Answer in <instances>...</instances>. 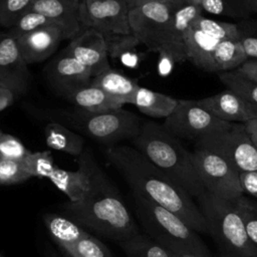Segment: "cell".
<instances>
[{
  "instance_id": "ee69618b",
  "label": "cell",
  "mask_w": 257,
  "mask_h": 257,
  "mask_svg": "<svg viewBox=\"0 0 257 257\" xmlns=\"http://www.w3.org/2000/svg\"><path fill=\"white\" fill-rule=\"evenodd\" d=\"M251 108H252V110H253V112L255 114V118H257V104L251 103Z\"/></svg>"
},
{
  "instance_id": "7402d4cb",
  "label": "cell",
  "mask_w": 257,
  "mask_h": 257,
  "mask_svg": "<svg viewBox=\"0 0 257 257\" xmlns=\"http://www.w3.org/2000/svg\"><path fill=\"white\" fill-rule=\"evenodd\" d=\"M90 83L104 90L122 105L130 103L132 96L140 86L136 80L112 68H108L92 77Z\"/></svg>"
},
{
  "instance_id": "8d00e7d4",
  "label": "cell",
  "mask_w": 257,
  "mask_h": 257,
  "mask_svg": "<svg viewBox=\"0 0 257 257\" xmlns=\"http://www.w3.org/2000/svg\"><path fill=\"white\" fill-rule=\"evenodd\" d=\"M240 184L243 193L257 199V170L240 173Z\"/></svg>"
},
{
  "instance_id": "8992f818",
  "label": "cell",
  "mask_w": 257,
  "mask_h": 257,
  "mask_svg": "<svg viewBox=\"0 0 257 257\" xmlns=\"http://www.w3.org/2000/svg\"><path fill=\"white\" fill-rule=\"evenodd\" d=\"M77 126L90 139L107 147L126 140H135L141 133L143 121L136 113L122 107L106 112H87L78 109L73 113Z\"/></svg>"
},
{
  "instance_id": "603a6c76",
  "label": "cell",
  "mask_w": 257,
  "mask_h": 257,
  "mask_svg": "<svg viewBox=\"0 0 257 257\" xmlns=\"http://www.w3.org/2000/svg\"><path fill=\"white\" fill-rule=\"evenodd\" d=\"M46 146L77 158L84 151V139L59 122H49L44 128Z\"/></svg>"
},
{
  "instance_id": "d590c367",
  "label": "cell",
  "mask_w": 257,
  "mask_h": 257,
  "mask_svg": "<svg viewBox=\"0 0 257 257\" xmlns=\"http://www.w3.org/2000/svg\"><path fill=\"white\" fill-rule=\"evenodd\" d=\"M30 151L16 137L3 133L0 138V158L22 161Z\"/></svg>"
},
{
  "instance_id": "d6986e66",
  "label": "cell",
  "mask_w": 257,
  "mask_h": 257,
  "mask_svg": "<svg viewBox=\"0 0 257 257\" xmlns=\"http://www.w3.org/2000/svg\"><path fill=\"white\" fill-rule=\"evenodd\" d=\"M64 96L78 109L87 112H106L122 107L120 102L91 83L72 89Z\"/></svg>"
},
{
  "instance_id": "9c48e42d",
  "label": "cell",
  "mask_w": 257,
  "mask_h": 257,
  "mask_svg": "<svg viewBox=\"0 0 257 257\" xmlns=\"http://www.w3.org/2000/svg\"><path fill=\"white\" fill-rule=\"evenodd\" d=\"M192 158L197 175L206 191L231 202L244 195L240 184V172L225 159L201 148H195Z\"/></svg>"
},
{
  "instance_id": "f35d334b",
  "label": "cell",
  "mask_w": 257,
  "mask_h": 257,
  "mask_svg": "<svg viewBox=\"0 0 257 257\" xmlns=\"http://www.w3.org/2000/svg\"><path fill=\"white\" fill-rule=\"evenodd\" d=\"M236 70H238L241 74L248 77L249 79L257 82V59L248 58Z\"/></svg>"
},
{
  "instance_id": "30bf717a",
  "label": "cell",
  "mask_w": 257,
  "mask_h": 257,
  "mask_svg": "<svg viewBox=\"0 0 257 257\" xmlns=\"http://www.w3.org/2000/svg\"><path fill=\"white\" fill-rule=\"evenodd\" d=\"M128 11L126 0H80V24L104 36L130 35Z\"/></svg>"
},
{
  "instance_id": "8fae6325",
  "label": "cell",
  "mask_w": 257,
  "mask_h": 257,
  "mask_svg": "<svg viewBox=\"0 0 257 257\" xmlns=\"http://www.w3.org/2000/svg\"><path fill=\"white\" fill-rule=\"evenodd\" d=\"M227 123L214 116L197 100L179 99L176 108L162 124L178 139L197 141Z\"/></svg>"
},
{
  "instance_id": "60d3db41",
  "label": "cell",
  "mask_w": 257,
  "mask_h": 257,
  "mask_svg": "<svg viewBox=\"0 0 257 257\" xmlns=\"http://www.w3.org/2000/svg\"><path fill=\"white\" fill-rule=\"evenodd\" d=\"M244 124H245L246 132H247L252 144L257 149V118L250 119V120L246 121Z\"/></svg>"
},
{
  "instance_id": "484cf974",
  "label": "cell",
  "mask_w": 257,
  "mask_h": 257,
  "mask_svg": "<svg viewBox=\"0 0 257 257\" xmlns=\"http://www.w3.org/2000/svg\"><path fill=\"white\" fill-rule=\"evenodd\" d=\"M127 257H177V254L167 249L147 234L136 236L117 242Z\"/></svg>"
},
{
  "instance_id": "d6a6232c",
  "label": "cell",
  "mask_w": 257,
  "mask_h": 257,
  "mask_svg": "<svg viewBox=\"0 0 257 257\" xmlns=\"http://www.w3.org/2000/svg\"><path fill=\"white\" fill-rule=\"evenodd\" d=\"M31 176L26 172L22 161L0 158V186L23 183Z\"/></svg>"
},
{
  "instance_id": "ba28073f",
  "label": "cell",
  "mask_w": 257,
  "mask_h": 257,
  "mask_svg": "<svg viewBox=\"0 0 257 257\" xmlns=\"http://www.w3.org/2000/svg\"><path fill=\"white\" fill-rule=\"evenodd\" d=\"M182 0L149 2L128 11L132 34L149 50L161 52L172 17Z\"/></svg>"
},
{
  "instance_id": "7a4b0ae2",
  "label": "cell",
  "mask_w": 257,
  "mask_h": 257,
  "mask_svg": "<svg viewBox=\"0 0 257 257\" xmlns=\"http://www.w3.org/2000/svg\"><path fill=\"white\" fill-rule=\"evenodd\" d=\"M132 142L138 151L190 196L197 198L205 191L195 170L192 153L163 124L145 121L141 133Z\"/></svg>"
},
{
  "instance_id": "7dc6e473",
  "label": "cell",
  "mask_w": 257,
  "mask_h": 257,
  "mask_svg": "<svg viewBox=\"0 0 257 257\" xmlns=\"http://www.w3.org/2000/svg\"><path fill=\"white\" fill-rule=\"evenodd\" d=\"M3 133H4V132H2V131H1V130H0V138H1V136H2V135H3Z\"/></svg>"
},
{
  "instance_id": "681fc988",
  "label": "cell",
  "mask_w": 257,
  "mask_h": 257,
  "mask_svg": "<svg viewBox=\"0 0 257 257\" xmlns=\"http://www.w3.org/2000/svg\"><path fill=\"white\" fill-rule=\"evenodd\" d=\"M0 257H4V256H3V255H2V254H0Z\"/></svg>"
},
{
  "instance_id": "f6af8a7d",
  "label": "cell",
  "mask_w": 257,
  "mask_h": 257,
  "mask_svg": "<svg viewBox=\"0 0 257 257\" xmlns=\"http://www.w3.org/2000/svg\"><path fill=\"white\" fill-rule=\"evenodd\" d=\"M187 1H189V2H191V3H194V4H197V5H200V2H201L202 0H187Z\"/></svg>"
},
{
  "instance_id": "5bb4252c",
  "label": "cell",
  "mask_w": 257,
  "mask_h": 257,
  "mask_svg": "<svg viewBox=\"0 0 257 257\" xmlns=\"http://www.w3.org/2000/svg\"><path fill=\"white\" fill-rule=\"evenodd\" d=\"M202 12L200 5L182 0L172 17L161 53L170 56L178 62L188 60L186 54V36L190 26Z\"/></svg>"
},
{
  "instance_id": "83f0119b",
  "label": "cell",
  "mask_w": 257,
  "mask_h": 257,
  "mask_svg": "<svg viewBox=\"0 0 257 257\" xmlns=\"http://www.w3.org/2000/svg\"><path fill=\"white\" fill-rule=\"evenodd\" d=\"M219 79L230 90L250 103L257 104V82L241 74L238 70L219 73Z\"/></svg>"
},
{
  "instance_id": "4fadbf2b",
  "label": "cell",
  "mask_w": 257,
  "mask_h": 257,
  "mask_svg": "<svg viewBox=\"0 0 257 257\" xmlns=\"http://www.w3.org/2000/svg\"><path fill=\"white\" fill-rule=\"evenodd\" d=\"M65 50L87 67L92 77L110 68L105 37L95 29L84 28V30H80L71 39Z\"/></svg>"
},
{
  "instance_id": "74e56055",
  "label": "cell",
  "mask_w": 257,
  "mask_h": 257,
  "mask_svg": "<svg viewBox=\"0 0 257 257\" xmlns=\"http://www.w3.org/2000/svg\"><path fill=\"white\" fill-rule=\"evenodd\" d=\"M240 41L247 57L251 59H257V37L240 36Z\"/></svg>"
},
{
  "instance_id": "6da1fadb",
  "label": "cell",
  "mask_w": 257,
  "mask_h": 257,
  "mask_svg": "<svg viewBox=\"0 0 257 257\" xmlns=\"http://www.w3.org/2000/svg\"><path fill=\"white\" fill-rule=\"evenodd\" d=\"M104 156L127 183L133 194L175 213L198 233L208 234L204 217L193 197L135 147L109 146Z\"/></svg>"
},
{
  "instance_id": "f907efd6",
  "label": "cell",
  "mask_w": 257,
  "mask_h": 257,
  "mask_svg": "<svg viewBox=\"0 0 257 257\" xmlns=\"http://www.w3.org/2000/svg\"><path fill=\"white\" fill-rule=\"evenodd\" d=\"M33 1H36V0H32V2H33Z\"/></svg>"
},
{
  "instance_id": "cb8c5ba5",
  "label": "cell",
  "mask_w": 257,
  "mask_h": 257,
  "mask_svg": "<svg viewBox=\"0 0 257 257\" xmlns=\"http://www.w3.org/2000/svg\"><path fill=\"white\" fill-rule=\"evenodd\" d=\"M43 222L52 240L59 248L72 245L89 234L70 218L56 213L45 214L43 216Z\"/></svg>"
},
{
  "instance_id": "9a60e30c",
  "label": "cell",
  "mask_w": 257,
  "mask_h": 257,
  "mask_svg": "<svg viewBox=\"0 0 257 257\" xmlns=\"http://www.w3.org/2000/svg\"><path fill=\"white\" fill-rule=\"evenodd\" d=\"M63 39L62 30L52 23L23 34L16 41L27 64H32L51 56Z\"/></svg>"
},
{
  "instance_id": "7c38bea8",
  "label": "cell",
  "mask_w": 257,
  "mask_h": 257,
  "mask_svg": "<svg viewBox=\"0 0 257 257\" xmlns=\"http://www.w3.org/2000/svg\"><path fill=\"white\" fill-rule=\"evenodd\" d=\"M30 81L28 64L16 38L9 32L0 37V83L11 89L16 96L24 94Z\"/></svg>"
},
{
  "instance_id": "2e32d148",
  "label": "cell",
  "mask_w": 257,
  "mask_h": 257,
  "mask_svg": "<svg viewBox=\"0 0 257 257\" xmlns=\"http://www.w3.org/2000/svg\"><path fill=\"white\" fill-rule=\"evenodd\" d=\"M46 72L50 81L63 94L90 83L92 79L88 68L65 49L48 64Z\"/></svg>"
},
{
  "instance_id": "816d5d0a",
  "label": "cell",
  "mask_w": 257,
  "mask_h": 257,
  "mask_svg": "<svg viewBox=\"0 0 257 257\" xmlns=\"http://www.w3.org/2000/svg\"><path fill=\"white\" fill-rule=\"evenodd\" d=\"M254 1H257V0H254Z\"/></svg>"
},
{
  "instance_id": "7bdbcfd3",
  "label": "cell",
  "mask_w": 257,
  "mask_h": 257,
  "mask_svg": "<svg viewBox=\"0 0 257 257\" xmlns=\"http://www.w3.org/2000/svg\"><path fill=\"white\" fill-rule=\"evenodd\" d=\"M177 257H202V256L193 255V254H177Z\"/></svg>"
},
{
  "instance_id": "f1b7e54d",
  "label": "cell",
  "mask_w": 257,
  "mask_h": 257,
  "mask_svg": "<svg viewBox=\"0 0 257 257\" xmlns=\"http://www.w3.org/2000/svg\"><path fill=\"white\" fill-rule=\"evenodd\" d=\"M192 26L219 41L226 39H239L241 36L236 24L207 18L203 14L199 15L194 20Z\"/></svg>"
},
{
  "instance_id": "c3c4849f",
  "label": "cell",
  "mask_w": 257,
  "mask_h": 257,
  "mask_svg": "<svg viewBox=\"0 0 257 257\" xmlns=\"http://www.w3.org/2000/svg\"><path fill=\"white\" fill-rule=\"evenodd\" d=\"M220 257H229V256H224V255H220ZM253 257H257V256H253Z\"/></svg>"
},
{
  "instance_id": "f546056e",
  "label": "cell",
  "mask_w": 257,
  "mask_h": 257,
  "mask_svg": "<svg viewBox=\"0 0 257 257\" xmlns=\"http://www.w3.org/2000/svg\"><path fill=\"white\" fill-rule=\"evenodd\" d=\"M69 257H113L110 250L97 238L88 234L78 242L60 248Z\"/></svg>"
},
{
  "instance_id": "b9f144b4",
  "label": "cell",
  "mask_w": 257,
  "mask_h": 257,
  "mask_svg": "<svg viewBox=\"0 0 257 257\" xmlns=\"http://www.w3.org/2000/svg\"><path fill=\"white\" fill-rule=\"evenodd\" d=\"M160 1H168V0H126L128 8H133L136 6H139L144 3H149V2H160Z\"/></svg>"
},
{
  "instance_id": "e575fe53",
  "label": "cell",
  "mask_w": 257,
  "mask_h": 257,
  "mask_svg": "<svg viewBox=\"0 0 257 257\" xmlns=\"http://www.w3.org/2000/svg\"><path fill=\"white\" fill-rule=\"evenodd\" d=\"M49 24H52V22L47 17L38 12L28 10L10 28L9 33L15 38H18L23 34H26Z\"/></svg>"
},
{
  "instance_id": "836d02e7",
  "label": "cell",
  "mask_w": 257,
  "mask_h": 257,
  "mask_svg": "<svg viewBox=\"0 0 257 257\" xmlns=\"http://www.w3.org/2000/svg\"><path fill=\"white\" fill-rule=\"evenodd\" d=\"M31 4L32 0H0V25L10 29Z\"/></svg>"
},
{
  "instance_id": "ab89813d",
  "label": "cell",
  "mask_w": 257,
  "mask_h": 257,
  "mask_svg": "<svg viewBox=\"0 0 257 257\" xmlns=\"http://www.w3.org/2000/svg\"><path fill=\"white\" fill-rule=\"evenodd\" d=\"M16 97L17 96L11 89L0 83V111L13 104Z\"/></svg>"
},
{
  "instance_id": "5b68a950",
  "label": "cell",
  "mask_w": 257,
  "mask_h": 257,
  "mask_svg": "<svg viewBox=\"0 0 257 257\" xmlns=\"http://www.w3.org/2000/svg\"><path fill=\"white\" fill-rule=\"evenodd\" d=\"M196 199L206 222L208 234L214 239L221 255L257 256V251L248 240L243 220L234 202L217 198L206 190Z\"/></svg>"
},
{
  "instance_id": "4dcf8cb0",
  "label": "cell",
  "mask_w": 257,
  "mask_h": 257,
  "mask_svg": "<svg viewBox=\"0 0 257 257\" xmlns=\"http://www.w3.org/2000/svg\"><path fill=\"white\" fill-rule=\"evenodd\" d=\"M23 166L26 172L32 177L47 178L51 176L56 166L50 151L30 152L23 160Z\"/></svg>"
},
{
  "instance_id": "bcb514c9",
  "label": "cell",
  "mask_w": 257,
  "mask_h": 257,
  "mask_svg": "<svg viewBox=\"0 0 257 257\" xmlns=\"http://www.w3.org/2000/svg\"><path fill=\"white\" fill-rule=\"evenodd\" d=\"M49 257H59V256H57V255H55L54 253H52V254H50Z\"/></svg>"
},
{
  "instance_id": "4316f807",
  "label": "cell",
  "mask_w": 257,
  "mask_h": 257,
  "mask_svg": "<svg viewBox=\"0 0 257 257\" xmlns=\"http://www.w3.org/2000/svg\"><path fill=\"white\" fill-rule=\"evenodd\" d=\"M202 11L215 15L245 16L257 10V1L254 0H202Z\"/></svg>"
},
{
  "instance_id": "1f68e13d",
  "label": "cell",
  "mask_w": 257,
  "mask_h": 257,
  "mask_svg": "<svg viewBox=\"0 0 257 257\" xmlns=\"http://www.w3.org/2000/svg\"><path fill=\"white\" fill-rule=\"evenodd\" d=\"M234 203L243 220L248 240L257 251V202L243 195Z\"/></svg>"
},
{
  "instance_id": "d4e9b609",
  "label": "cell",
  "mask_w": 257,
  "mask_h": 257,
  "mask_svg": "<svg viewBox=\"0 0 257 257\" xmlns=\"http://www.w3.org/2000/svg\"><path fill=\"white\" fill-rule=\"evenodd\" d=\"M213 58L216 70L219 72L235 70L248 59L240 38L219 41L214 50Z\"/></svg>"
},
{
  "instance_id": "ffe728a7",
  "label": "cell",
  "mask_w": 257,
  "mask_h": 257,
  "mask_svg": "<svg viewBox=\"0 0 257 257\" xmlns=\"http://www.w3.org/2000/svg\"><path fill=\"white\" fill-rule=\"evenodd\" d=\"M218 43L219 40L191 25L186 36L187 59L205 71L217 72L213 53Z\"/></svg>"
},
{
  "instance_id": "3957f363",
  "label": "cell",
  "mask_w": 257,
  "mask_h": 257,
  "mask_svg": "<svg viewBox=\"0 0 257 257\" xmlns=\"http://www.w3.org/2000/svg\"><path fill=\"white\" fill-rule=\"evenodd\" d=\"M62 210L78 225L116 242L140 233L133 215L112 184L81 202H66Z\"/></svg>"
},
{
  "instance_id": "52a82bcc",
  "label": "cell",
  "mask_w": 257,
  "mask_h": 257,
  "mask_svg": "<svg viewBox=\"0 0 257 257\" xmlns=\"http://www.w3.org/2000/svg\"><path fill=\"white\" fill-rule=\"evenodd\" d=\"M195 148L213 152L240 173L257 170V149L252 144L245 124L228 122L195 141Z\"/></svg>"
},
{
  "instance_id": "277c9868",
  "label": "cell",
  "mask_w": 257,
  "mask_h": 257,
  "mask_svg": "<svg viewBox=\"0 0 257 257\" xmlns=\"http://www.w3.org/2000/svg\"><path fill=\"white\" fill-rule=\"evenodd\" d=\"M133 197L136 213L148 236L176 254L212 257L199 233L182 218L137 194Z\"/></svg>"
},
{
  "instance_id": "e0dca14e",
  "label": "cell",
  "mask_w": 257,
  "mask_h": 257,
  "mask_svg": "<svg viewBox=\"0 0 257 257\" xmlns=\"http://www.w3.org/2000/svg\"><path fill=\"white\" fill-rule=\"evenodd\" d=\"M79 7L80 0H36L29 10L47 17L62 30L65 39H72L82 28Z\"/></svg>"
},
{
  "instance_id": "44dd1931",
  "label": "cell",
  "mask_w": 257,
  "mask_h": 257,
  "mask_svg": "<svg viewBox=\"0 0 257 257\" xmlns=\"http://www.w3.org/2000/svg\"><path fill=\"white\" fill-rule=\"evenodd\" d=\"M179 99L162 92L139 86L130 103L144 114L155 118H166L176 108Z\"/></svg>"
},
{
  "instance_id": "ac0fdd59",
  "label": "cell",
  "mask_w": 257,
  "mask_h": 257,
  "mask_svg": "<svg viewBox=\"0 0 257 257\" xmlns=\"http://www.w3.org/2000/svg\"><path fill=\"white\" fill-rule=\"evenodd\" d=\"M197 102L223 121L245 123L255 118L251 103L230 89L198 99Z\"/></svg>"
}]
</instances>
